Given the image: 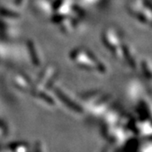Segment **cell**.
I'll list each match as a JSON object with an SVG mask.
<instances>
[{
    "label": "cell",
    "instance_id": "cell-2",
    "mask_svg": "<svg viewBox=\"0 0 152 152\" xmlns=\"http://www.w3.org/2000/svg\"><path fill=\"white\" fill-rule=\"evenodd\" d=\"M102 42L114 57L124 60V42L120 32L114 27H107L102 34Z\"/></svg>",
    "mask_w": 152,
    "mask_h": 152
},
{
    "label": "cell",
    "instance_id": "cell-7",
    "mask_svg": "<svg viewBox=\"0 0 152 152\" xmlns=\"http://www.w3.org/2000/svg\"><path fill=\"white\" fill-rule=\"evenodd\" d=\"M112 97L109 95H102L101 97L90 107L91 113L95 117H102L111 107Z\"/></svg>",
    "mask_w": 152,
    "mask_h": 152
},
{
    "label": "cell",
    "instance_id": "cell-1",
    "mask_svg": "<svg viewBox=\"0 0 152 152\" xmlns=\"http://www.w3.org/2000/svg\"><path fill=\"white\" fill-rule=\"evenodd\" d=\"M70 59L74 64L83 69L96 71L98 74L104 75L107 72L105 64L96 57L90 50L84 48H79L70 53Z\"/></svg>",
    "mask_w": 152,
    "mask_h": 152
},
{
    "label": "cell",
    "instance_id": "cell-13",
    "mask_svg": "<svg viewBox=\"0 0 152 152\" xmlns=\"http://www.w3.org/2000/svg\"><path fill=\"white\" fill-rule=\"evenodd\" d=\"M10 151H29V147L27 144L23 142H16L10 145Z\"/></svg>",
    "mask_w": 152,
    "mask_h": 152
},
{
    "label": "cell",
    "instance_id": "cell-8",
    "mask_svg": "<svg viewBox=\"0 0 152 152\" xmlns=\"http://www.w3.org/2000/svg\"><path fill=\"white\" fill-rule=\"evenodd\" d=\"M12 83L14 84V86L16 87L17 89L23 91L24 92L30 91L33 86L31 85V82L29 80L27 76L24 74L19 73V72L13 75Z\"/></svg>",
    "mask_w": 152,
    "mask_h": 152
},
{
    "label": "cell",
    "instance_id": "cell-6",
    "mask_svg": "<svg viewBox=\"0 0 152 152\" xmlns=\"http://www.w3.org/2000/svg\"><path fill=\"white\" fill-rule=\"evenodd\" d=\"M31 6L33 11L40 16L52 17L54 12V4L52 0H31Z\"/></svg>",
    "mask_w": 152,
    "mask_h": 152
},
{
    "label": "cell",
    "instance_id": "cell-5",
    "mask_svg": "<svg viewBox=\"0 0 152 152\" xmlns=\"http://www.w3.org/2000/svg\"><path fill=\"white\" fill-rule=\"evenodd\" d=\"M57 75V69L53 65L48 66L45 70L40 75L37 82L33 86L32 91L34 92H37L40 91L47 90L50 84H52L53 80Z\"/></svg>",
    "mask_w": 152,
    "mask_h": 152
},
{
    "label": "cell",
    "instance_id": "cell-4",
    "mask_svg": "<svg viewBox=\"0 0 152 152\" xmlns=\"http://www.w3.org/2000/svg\"><path fill=\"white\" fill-rule=\"evenodd\" d=\"M54 93L55 96L58 97L57 99L60 102L64 104L66 107L73 111V113L76 114H82L84 113V107L71 96H69L65 90H63L59 87H56L54 88Z\"/></svg>",
    "mask_w": 152,
    "mask_h": 152
},
{
    "label": "cell",
    "instance_id": "cell-12",
    "mask_svg": "<svg viewBox=\"0 0 152 152\" xmlns=\"http://www.w3.org/2000/svg\"><path fill=\"white\" fill-rule=\"evenodd\" d=\"M0 16L3 19H8V20H17L20 15L17 11H15L14 10H10V9H6V8H0Z\"/></svg>",
    "mask_w": 152,
    "mask_h": 152
},
{
    "label": "cell",
    "instance_id": "cell-3",
    "mask_svg": "<svg viewBox=\"0 0 152 152\" xmlns=\"http://www.w3.org/2000/svg\"><path fill=\"white\" fill-rule=\"evenodd\" d=\"M131 15L137 19V20L145 25H151V4L148 0H133L129 5Z\"/></svg>",
    "mask_w": 152,
    "mask_h": 152
},
{
    "label": "cell",
    "instance_id": "cell-14",
    "mask_svg": "<svg viewBox=\"0 0 152 152\" xmlns=\"http://www.w3.org/2000/svg\"><path fill=\"white\" fill-rule=\"evenodd\" d=\"M141 67L145 75L146 76L147 79L151 80V60H143L141 63Z\"/></svg>",
    "mask_w": 152,
    "mask_h": 152
},
{
    "label": "cell",
    "instance_id": "cell-10",
    "mask_svg": "<svg viewBox=\"0 0 152 152\" xmlns=\"http://www.w3.org/2000/svg\"><path fill=\"white\" fill-rule=\"evenodd\" d=\"M143 87L141 84L138 81H134L131 83L128 87V96L131 100H138L142 96Z\"/></svg>",
    "mask_w": 152,
    "mask_h": 152
},
{
    "label": "cell",
    "instance_id": "cell-9",
    "mask_svg": "<svg viewBox=\"0 0 152 152\" xmlns=\"http://www.w3.org/2000/svg\"><path fill=\"white\" fill-rule=\"evenodd\" d=\"M27 51L30 56V59L32 63V65L35 67H39L42 64V59L39 55L38 49L31 41H29L27 42Z\"/></svg>",
    "mask_w": 152,
    "mask_h": 152
},
{
    "label": "cell",
    "instance_id": "cell-11",
    "mask_svg": "<svg viewBox=\"0 0 152 152\" xmlns=\"http://www.w3.org/2000/svg\"><path fill=\"white\" fill-rule=\"evenodd\" d=\"M135 128L140 135L145 137H151V123L150 119L140 120L136 124Z\"/></svg>",
    "mask_w": 152,
    "mask_h": 152
}]
</instances>
